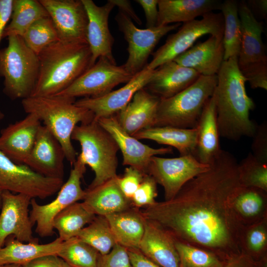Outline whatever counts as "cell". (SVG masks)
<instances>
[{"instance_id":"6da1fadb","label":"cell","mask_w":267,"mask_h":267,"mask_svg":"<svg viewBox=\"0 0 267 267\" xmlns=\"http://www.w3.org/2000/svg\"><path fill=\"white\" fill-rule=\"evenodd\" d=\"M206 171L196 176L172 199L145 207L147 220L177 240L207 250L226 262L241 253L243 226L232 209L239 182L235 158L221 150Z\"/></svg>"},{"instance_id":"7a4b0ae2","label":"cell","mask_w":267,"mask_h":267,"mask_svg":"<svg viewBox=\"0 0 267 267\" xmlns=\"http://www.w3.org/2000/svg\"><path fill=\"white\" fill-rule=\"evenodd\" d=\"M217 75L214 95L220 136L234 141L252 137L257 125L250 119V112L255 103L247 95L238 57L224 60Z\"/></svg>"},{"instance_id":"3957f363","label":"cell","mask_w":267,"mask_h":267,"mask_svg":"<svg viewBox=\"0 0 267 267\" xmlns=\"http://www.w3.org/2000/svg\"><path fill=\"white\" fill-rule=\"evenodd\" d=\"M38 56L39 74L31 96L55 95L91 67V53L88 44L58 41Z\"/></svg>"},{"instance_id":"277c9868","label":"cell","mask_w":267,"mask_h":267,"mask_svg":"<svg viewBox=\"0 0 267 267\" xmlns=\"http://www.w3.org/2000/svg\"><path fill=\"white\" fill-rule=\"evenodd\" d=\"M75 99L53 95L29 96L22 100L26 113L35 114L60 143L65 158L73 165L77 153L71 142V136L79 123L91 121L93 114L77 106Z\"/></svg>"},{"instance_id":"5b68a950","label":"cell","mask_w":267,"mask_h":267,"mask_svg":"<svg viewBox=\"0 0 267 267\" xmlns=\"http://www.w3.org/2000/svg\"><path fill=\"white\" fill-rule=\"evenodd\" d=\"M71 139L81 147L79 154L86 165L94 173V178L88 189L97 186L115 178L118 166V145L110 134L94 118L90 121L78 125Z\"/></svg>"},{"instance_id":"8992f818","label":"cell","mask_w":267,"mask_h":267,"mask_svg":"<svg viewBox=\"0 0 267 267\" xmlns=\"http://www.w3.org/2000/svg\"><path fill=\"white\" fill-rule=\"evenodd\" d=\"M217 75H201L192 85L177 93L160 100L154 127L195 128L204 107L213 95Z\"/></svg>"},{"instance_id":"52a82bcc","label":"cell","mask_w":267,"mask_h":267,"mask_svg":"<svg viewBox=\"0 0 267 267\" xmlns=\"http://www.w3.org/2000/svg\"><path fill=\"white\" fill-rule=\"evenodd\" d=\"M8 45L0 49V77L3 93L12 100L31 96L39 71L38 56L25 44L22 37L10 36Z\"/></svg>"},{"instance_id":"ba28073f","label":"cell","mask_w":267,"mask_h":267,"mask_svg":"<svg viewBox=\"0 0 267 267\" xmlns=\"http://www.w3.org/2000/svg\"><path fill=\"white\" fill-rule=\"evenodd\" d=\"M73 166L68 179L53 201L40 205L35 198L31 200L30 218L33 224L36 225V232L42 237L51 236L54 234L52 222L58 214L85 197L86 191L81 187V179L86 171V165L80 154Z\"/></svg>"},{"instance_id":"9c48e42d","label":"cell","mask_w":267,"mask_h":267,"mask_svg":"<svg viewBox=\"0 0 267 267\" xmlns=\"http://www.w3.org/2000/svg\"><path fill=\"white\" fill-rule=\"evenodd\" d=\"M223 18L221 12H212L205 14L200 20L183 23L178 32L169 36L165 44L152 54V59L146 65V68L153 70L173 61L204 35L223 36Z\"/></svg>"},{"instance_id":"30bf717a","label":"cell","mask_w":267,"mask_h":267,"mask_svg":"<svg viewBox=\"0 0 267 267\" xmlns=\"http://www.w3.org/2000/svg\"><path fill=\"white\" fill-rule=\"evenodd\" d=\"M63 179L48 178L14 163L0 150V190L44 199L56 192Z\"/></svg>"},{"instance_id":"8fae6325","label":"cell","mask_w":267,"mask_h":267,"mask_svg":"<svg viewBox=\"0 0 267 267\" xmlns=\"http://www.w3.org/2000/svg\"><path fill=\"white\" fill-rule=\"evenodd\" d=\"M98 60L70 86L55 95L75 99L104 95L117 85L127 83L134 76L123 65L118 66L105 57Z\"/></svg>"},{"instance_id":"7c38bea8","label":"cell","mask_w":267,"mask_h":267,"mask_svg":"<svg viewBox=\"0 0 267 267\" xmlns=\"http://www.w3.org/2000/svg\"><path fill=\"white\" fill-rule=\"evenodd\" d=\"M115 20L128 44V57L123 66L133 76L141 71L147 64L149 55L160 39L181 24L175 23L139 29L134 25L130 18L121 11L116 15Z\"/></svg>"},{"instance_id":"4fadbf2b","label":"cell","mask_w":267,"mask_h":267,"mask_svg":"<svg viewBox=\"0 0 267 267\" xmlns=\"http://www.w3.org/2000/svg\"><path fill=\"white\" fill-rule=\"evenodd\" d=\"M209 167V165L200 162L192 154L170 158L155 156L150 160L146 174L163 187L165 200H169L186 183Z\"/></svg>"},{"instance_id":"5bb4252c","label":"cell","mask_w":267,"mask_h":267,"mask_svg":"<svg viewBox=\"0 0 267 267\" xmlns=\"http://www.w3.org/2000/svg\"><path fill=\"white\" fill-rule=\"evenodd\" d=\"M47 11L59 41L88 44V17L82 0H39Z\"/></svg>"},{"instance_id":"9a60e30c","label":"cell","mask_w":267,"mask_h":267,"mask_svg":"<svg viewBox=\"0 0 267 267\" xmlns=\"http://www.w3.org/2000/svg\"><path fill=\"white\" fill-rule=\"evenodd\" d=\"M32 198L28 196L4 190L1 193L0 214V248L6 238L13 236L22 242H39L33 235V224L29 210Z\"/></svg>"},{"instance_id":"2e32d148","label":"cell","mask_w":267,"mask_h":267,"mask_svg":"<svg viewBox=\"0 0 267 267\" xmlns=\"http://www.w3.org/2000/svg\"><path fill=\"white\" fill-rule=\"evenodd\" d=\"M96 120L117 143L123 155V165L134 167L146 174L152 157L173 153L171 147L152 148L128 134L120 125L116 114Z\"/></svg>"},{"instance_id":"e0dca14e","label":"cell","mask_w":267,"mask_h":267,"mask_svg":"<svg viewBox=\"0 0 267 267\" xmlns=\"http://www.w3.org/2000/svg\"><path fill=\"white\" fill-rule=\"evenodd\" d=\"M145 66L122 88L99 97H83L75 101V104L90 111L96 119L116 114L128 105L137 91L145 88L150 81L153 70Z\"/></svg>"},{"instance_id":"ac0fdd59","label":"cell","mask_w":267,"mask_h":267,"mask_svg":"<svg viewBox=\"0 0 267 267\" xmlns=\"http://www.w3.org/2000/svg\"><path fill=\"white\" fill-rule=\"evenodd\" d=\"M88 17L87 39L91 53V66L100 57H105L116 64L112 54L114 39L108 27L110 13L115 6L109 0L102 6L91 0H82Z\"/></svg>"},{"instance_id":"d6986e66","label":"cell","mask_w":267,"mask_h":267,"mask_svg":"<svg viewBox=\"0 0 267 267\" xmlns=\"http://www.w3.org/2000/svg\"><path fill=\"white\" fill-rule=\"evenodd\" d=\"M41 125L39 119L32 113L9 124L0 132V150L14 163L25 164Z\"/></svg>"},{"instance_id":"ffe728a7","label":"cell","mask_w":267,"mask_h":267,"mask_svg":"<svg viewBox=\"0 0 267 267\" xmlns=\"http://www.w3.org/2000/svg\"><path fill=\"white\" fill-rule=\"evenodd\" d=\"M64 158L59 142L46 127L41 125L25 165L44 176L63 179Z\"/></svg>"},{"instance_id":"44dd1931","label":"cell","mask_w":267,"mask_h":267,"mask_svg":"<svg viewBox=\"0 0 267 267\" xmlns=\"http://www.w3.org/2000/svg\"><path fill=\"white\" fill-rule=\"evenodd\" d=\"M176 240L163 227L146 220L138 250L148 259L160 267H179Z\"/></svg>"},{"instance_id":"7402d4cb","label":"cell","mask_w":267,"mask_h":267,"mask_svg":"<svg viewBox=\"0 0 267 267\" xmlns=\"http://www.w3.org/2000/svg\"><path fill=\"white\" fill-rule=\"evenodd\" d=\"M200 76L194 70L181 66L173 60L153 70L145 89L160 99L168 98L192 85Z\"/></svg>"},{"instance_id":"603a6c76","label":"cell","mask_w":267,"mask_h":267,"mask_svg":"<svg viewBox=\"0 0 267 267\" xmlns=\"http://www.w3.org/2000/svg\"><path fill=\"white\" fill-rule=\"evenodd\" d=\"M223 36H210L176 57L173 61L178 64L192 69L200 75H217L223 62Z\"/></svg>"},{"instance_id":"cb8c5ba5","label":"cell","mask_w":267,"mask_h":267,"mask_svg":"<svg viewBox=\"0 0 267 267\" xmlns=\"http://www.w3.org/2000/svg\"><path fill=\"white\" fill-rule=\"evenodd\" d=\"M160 100L145 88L137 91L128 105L116 114L123 130L133 136L154 127Z\"/></svg>"},{"instance_id":"d4e9b609","label":"cell","mask_w":267,"mask_h":267,"mask_svg":"<svg viewBox=\"0 0 267 267\" xmlns=\"http://www.w3.org/2000/svg\"><path fill=\"white\" fill-rule=\"evenodd\" d=\"M238 15L241 24V41L238 57L239 68L261 61H267L262 41L263 24L259 22L246 1L238 2Z\"/></svg>"},{"instance_id":"484cf974","label":"cell","mask_w":267,"mask_h":267,"mask_svg":"<svg viewBox=\"0 0 267 267\" xmlns=\"http://www.w3.org/2000/svg\"><path fill=\"white\" fill-rule=\"evenodd\" d=\"M196 129V144L193 156L200 162L209 165L222 150L214 94L204 107Z\"/></svg>"},{"instance_id":"4316f807","label":"cell","mask_w":267,"mask_h":267,"mask_svg":"<svg viewBox=\"0 0 267 267\" xmlns=\"http://www.w3.org/2000/svg\"><path fill=\"white\" fill-rule=\"evenodd\" d=\"M118 177L86 190V194L82 202L89 211L95 216H106L132 207L131 200L119 186Z\"/></svg>"},{"instance_id":"83f0119b","label":"cell","mask_w":267,"mask_h":267,"mask_svg":"<svg viewBox=\"0 0 267 267\" xmlns=\"http://www.w3.org/2000/svg\"><path fill=\"white\" fill-rule=\"evenodd\" d=\"M222 2L218 0H158L156 26L194 20L213 10H220Z\"/></svg>"},{"instance_id":"f1b7e54d","label":"cell","mask_w":267,"mask_h":267,"mask_svg":"<svg viewBox=\"0 0 267 267\" xmlns=\"http://www.w3.org/2000/svg\"><path fill=\"white\" fill-rule=\"evenodd\" d=\"M104 217L117 243L128 250H138L146 222L141 211L131 207Z\"/></svg>"},{"instance_id":"f546056e","label":"cell","mask_w":267,"mask_h":267,"mask_svg":"<svg viewBox=\"0 0 267 267\" xmlns=\"http://www.w3.org/2000/svg\"><path fill=\"white\" fill-rule=\"evenodd\" d=\"M59 237L46 244L39 242H22L13 236L8 237L4 246L0 248V265L6 264L25 265L39 257L57 254L66 244Z\"/></svg>"},{"instance_id":"4dcf8cb0","label":"cell","mask_w":267,"mask_h":267,"mask_svg":"<svg viewBox=\"0 0 267 267\" xmlns=\"http://www.w3.org/2000/svg\"><path fill=\"white\" fill-rule=\"evenodd\" d=\"M232 209L243 226L260 222L267 218V192L242 186L233 198Z\"/></svg>"},{"instance_id":"1f68e13d","label":"cell","mask_w":267,"mask_h":267,"mask_svg":"<svg viewBox=\"0 0 267 267\" xmlns=\"http://www.w3.org/2000/svg\"><path fill=\"white\" fill-rule=\"evenodd\" d=\"M139 139H149L159 144L174 147L180 156L193 155L196 144L197 130L172 126L154 127L138 132L133 135Z\"/></svg>"},{"instance_id":"d6a6232c","label":"cell","mask_w":267,"mask_h":267,"mask_svg":"<svg viewBox=\"0 0 267 267\" xmlns=\"http://www.w3.org/2000/svg\"><path fill=\"white\" fill-rule=\"evenodd\" d=\"M49 15L39 0H13L10 21L6 27L3 38L23 36L36 21Z\"/></svg>"},{"instance_id":"836d02e7","label":"cell","mask_w":267,"mask_h":267,"mask_svg":"<svg viewBox=\"0 0 267 267\" xmlns=\"http://www.w3.org/2000/svg\"><path fill=\"white\" fill-rule=\"evenodd\" d=\"M95 216L84 207L82 202H77L58 214L53 219L52 225L54 229L57 230L58 237L66 241L75 237Z\"/></svg>"},{"instance_id":"e575fe53","label":"cell","mask_w":267,"mask_h":267,"mask_svg":"<svg viewBox=\"0 0 267 267\" xmlns=\"http://www.w3.org/2000/svg\"><path fill=\"white\" fill-rule=\"evenodd\" d=\"M223 18L222 42L223 60L233 56L238 57L241 46V24L238 15V1L225 0L222 2L221 9Z\"/></svg>"},{"instance_id":"d590c367","label":"cell","mask_w":267,"mask_h":267,"mask_svg":"<svg viewBox=\"0 0 267 267\" xmlns=\"http://www.w3.org/2000/svg\"><path fill=\"white\" fill-rule=\"evenodd\" d=\"M76 237L91 246L101 255L109 252L117 243L106 218L101 216H96Z\"/></svg>"},{"instance_id":"8d00e7d4","label":"cell","mask_w":267,"mask_h":267,"mask_svg":"<svg viewBox=\"0 0 267 267\" xmlns=\"http://www.w3.org/2000/svg\"><path fill=\"white\" fill-rule=\"evenodd\" d=\"M239 244L241 253L256 261L267 258V218L243 226Z\"/></svg>"},{"instance_id":"74e56055","label":"cell","mask_w":267,"mask_h":267,"mask_svg":"<svg viewBox=\"0 0 267 267\" xmlns=\"http://www.w3.org/2000/svg\"><path fill=\"white\" fill-rule=\"evenodd\" d=\"M22 38L26 45L37 55L48 46L59 41L49 16L35 22Z\"/></svg>"},{"instance_id":"f35d334b","label":"cell","mask_w":267,"mask_h":267,"mask_svg":"<svg viewBox=\"0 0 267 267\" xmlns=\"http://www.w3.org/2000/svg\"><path fill=\"white\" fill-rule=\"evenodd\" d=\"M99 253L87 243L74 237L57 254L71 267H97Z\"/></svg>"},{"instance_id":"ab89813d","label":"cell","mask_w":267,"mask_h":267,"mask_svg":"<svg viewBox=\"0 0 267 267\" xmlns=\"http://www.w3.org/2000/svg\"><path fill=\"white\" fill-rule=\"evenodd\" d=\"M179 267H222L225 262L207 250L176 239Z\"/></svg>"},{"instance_id":"60d3db41","label":"cell","mask_w":267,"mask_h":267,"mask_svg":"<svg viewBox=\"0 0 267 267\" xmlns=\"http://www.w3.org/2000/svg\"><path fill=\"white\" fill-rule=\"evenodd\" d=\"M239 182L244 187L258 188L267 192V164L249 152L237 165Z\"/></svg>"},{"instance_id":"b9f144b4","label":"cell","mask_w":267,"mask_h":267,"mask_svg":"<svg viewBox=\"0 0 267 267\" xmlns=\"http://www.w3.org/2000/svg\"><path fill=\"white\" fill-rule=\"evenodd\" d=\"M157 182L150 175L145 174L139 187L131 198L132 205L137 208L147 207L156 202Z\"/></svg>"},{"instance_id":"7bdbcfd3","label":"cell","mask_w":267,"mask_h":267,"mask_svg":"<svg viewBox=\"0 0 267 267\" xmlns=\"http://www.w3.org/2000/svg\"><path fill=\"white\" fill-rule=\"evenodd\" d=\"M239 69L252 89H267V61L255 62Z\"/></svg>"},{"instance_id":"ee69618b","label":"cell","mask_w":267,"mask_h":267,"mask_svg":"<svg viewBox=\"0 0 267 267\" xmlns=\"http://www.w3.org/2000/svg\"><path fill=\"white\" fill-rule=\"evenodd\" d=\"M97 267H133L128 250L116 243L109 252L99 254Z\"/></svg>"},{"instance_id":"f6af8a7d","label":"cell","mask_w":267,"mask_h":267,"mask_svg":"<svg viewBox=\"0 0 267 267\" xmlns=\"http://www.w3.org/2000/svg\"><path fill=\"white\" fill-rule=\"evenodd\" d=\"M145 174L134 167L129 166L126 168L122 177H118L119 186L128 199L131 200Z\"/></svg>"},{"instance_id":"bcb514c9","label":"cell","mask_w":267,"mask_h":267,"mask_svg":"<svg viewBox=\"0 0 267 267\" xmlns=\"http://www.w3.org/2000/svg\"><path fill=\"white\" fill-rule=\"evenodd\" d=\"M252 143V154L262 163L267 164V123L257 125Z\"/></svg>"},{"instance_id":"7dc6e473","label":"cell","mask_w":267,"mask_h":267,"mask_svg":"<svg viewBox=\"0 0 267 267\" xmlns=\"http://www.w3.org/2000/svg\"><path fill=\"white\" fill-rule=\"evenodd\" d=\"M222 267H267V258L256 261L240 253L226 261Z\"/></svg>"},{"instance_id":"c3c4849f","label":"cell","mask_w":267,"mask_h":267,"mask_svg":"<svg viewBox=\"0 0 267 267\" xmlns=\"http://www.w3.org/2000/svg\"><path fill=\"white\" fill-rule=\"evenodd\" d=\"M22 267H71L57 254L44 256L24 265Z\"/></svg>"},{"instance_id":"681fc988","label":"cell","mask_w":267,"mask_h":267,"mask_svg":"<svg viewBox=\"0 0 267 267\" xmlns=\"http://www.w3.org/2000/svg\"><path fill=\"white\" fill-rule=\"evenodd\" d=\"M135 1L139 4L143 9L147 28L156 27L158 16V0H136Z\"/></svg>"},{"instance_id":"f907efd6","label":"cell","mask_w":267,"mask_h":267,"mask_svg":"<svg viewBox=\"0 0 267 267\" xmlns=\"http://www.w3.org/2000/svg\"><path fill=\"white\" fill-rule=\"evenodd\" d=\"M13 0H0V44L5 29L10 19Z\"/></svg>"},{"instance_id":"816d5d0a","label":"cell","mask_w":267,"mask_h":267,"mask_svg":"<svg viewBox=\"0 0 267 267\" xmlns=\"http://www.w3.org/2000/svg\"><path fill=\"white\" fill-rule=\"evenodd\" d=\"M133 267H160L146 257L139 250H128Z\"/></svg>"},{"instance_id":"f5cc1de1","label":"cell","mask_w":267,"mask_h":267,"mask_svg":"<svg viewBox=\"0 0 267 267\" xmlns=\"http://www.w3.org/2000/svg\"><path fill=\"white\" fill-rule=\"evenodd\" d=\"M115 6H117L120 11L126 14L132 20L138 25H141L142 22L140 18L137 15L132 6L131 2L127 0H111Z\"/></svg>"},{"instance_id":"db71d44e","label":"cell","mask_w":267,"mask_h":267,"mask_svg":"<svg viewBox=\"0 0 267 267\" xmlns=\"http://www.w3.org/2000/svg\"><path fill=\"white\" fill-rule=\"evenodd\" d=\"M247 5L252 13L255 16L261 19H266L267 16V0H250L246 2Z\"/></svg>"},{"instance_id":"11a10c76","label":"cell","mask_w":267,"mask_h":267,"mask_svg":"<svg viewBox=\"0 0 267 267\" xmlns=\"http://www.w3.org/2000/svg\"><path fill=\"white\" fill-rule=\"evenodd\" d=\"M0 267H22V266L18 264H6L0 265Z\"/></svg>"},{"instance_id":"9f6ffc18","label":"cell","mask_w":267,"mask_h":267,"mask_svg":"<svg viewBox=\"0 0 267 267\" xmlns=\"http://www.w3.org/2000/svg\"><path fill=\"white\" fill-rule=\"evenodd\" d=\"M4 117V114L0 110V123L3 120Z\"/></svg>"},{"instance_id":"6f0895ef","label":"cell","mask_w":267,"mask_h":267,"mask_svg":"<svg viewBox=\"0 0 267 267\" xmlns=\"http://www.w3.org/2000/svg\"><path fill=\"white\" fill-rule=\"evenodd\" d=\"M2 191L0 190V207H1V193H2Z\"/></svg>"}]
</instances>
